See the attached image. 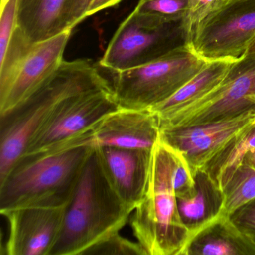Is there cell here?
Listing matches in <instances>:
<instances>
[{
    "label": "cell",
    "mask_w": 255,
    "mask_h": 255,
    "mask_svg": "<svg viewBox=\"0 0 255 255\" xmlns=\"http://www.w3.org/2000/svg\"><path fill=\"white\" fill-rule=\"evenodd\" d=\"M113 89L91 61H63L41 89L0 116V182L24 154L34 135L67 102L83 94Z\"/></svg>",
    "instance_id": "cell-1"
},
{
    "label": "cell",
    "mask_w": 255,
    "mask_h": 255,
    "mask_svg": "<svg viewBox=\"0 0 255 255\" xmlns=\"http://www.w3.org/2000/svg\"><path fill=\"white\" fill-rule=\"evenodd\" d=\"M133 210L115 192L94 148L65 210L50 255H83L125 226Z\"/></svg>",
    "instance_id": "cell-2"
},
{
    "label": "cell",
    "mask_w": 255,
    "mask_h": 255,
    "mask_svg": "<svg viewBox=\"0 0 255 255\" xmlns=\"http://www.w3.org/2000/svg\"><path fill=\"white\" fill-rule=\"evenodd\" d=\"M177 152L159 138L152 150L145 193L130 219L146 255H180L190 234L182 223L174 188Z\"/></svg>",
    "instance_id": "cell-3"
},
{
    "label": "cell",
    "mask_w": 255,
    "mask_h": 255,
    "mask_svg": "<svg viewBox=\"0 0 255 255\" xmlns=\"http://www.w3.org/2000/svg\"><path fill=\"white\" fill-rule=\"evenodd\" d=\"M93 150L81 146L21 158L0 182V212L68 205Z\"/></svg>",
    "instance_id": "cell-4"
},
{
    "label": "cell",
    "mask_w": 255,
    "mask_h": 255,
    "mask_svg": "<svg viewBox=\"0 0 255 255\" xmlns=\"http://www.w3.org/2000/svg\"><path fill=\"white\" fill-rule=\"evenodd\" d=\"M206 63L183 44L150 63L116 73L115 98L122 108L150 110L172 96Z\"/></svg>",
    "instance_id": "cell-5"
},
{
    "label": "cell",
    "mask_w": 255,
    "mask_h": 255,
    "mask_svg": "<svg viewBox=\"0 0 255 255\" xmlns=\"http://www.w3.org/2000/svg\"><path fill=\"white\" fill-rule=\"evenodd\" d=\"M184 44L182 22L164 23L134 10L116 31L100 64L121 72L150 63Z\"/></svg>",
    "instance_id": "cell-6"
},
{
    "label": "cell",
    "mask_w": 255,
    "mask_h": 255,
    "mask_svg": "<svg viewBox=\"0 0 255 255\" xmlns=\"http://www.w3.org/2000/svg\"><path fill=\"white\" fill-rule=\"evenodd\" d=\"M255 38V0H226L191 34L186 44L206 62L239 60Z\"/></svg>",
    "instance_id": "cell-7"
},
{
    "label": "cell",
    "mask_w": 255,
    "mask_h": 255,
    "mask_svg": "<svg viewBox=\"0 0 255 255\" xmlns=\"http://www.w3.org/2000/svg\"><path fill=\"white\" fill-rule=\"evenodd\" d=\"M255 108V58L235 61L222 83L201 99L159 122L181 128L231 119Z\"/></svg>",
    "instance_id": "cell-8"
},
{
    "label": "cell",
    "mask_w": 255,
    "mask_h": 255,
    "mask_svg": "<svg viewBox=\"0 0 255 255\" xmlns=\"http://www.w3.org/2000/svg\"><path fill=\"white\" fill-rule=\"evenodd\" d=\"M120 108L113 89L87 92L72 98L34 135L21 158L57 150Z\"/></svg>",
    "instance_id": "cell-9"
},
{
    "label": "cell",
    "mask_w": 255,
    "mask_h": 255,
    "mask_svg": "<svg viewBox=\"0 0 255 255\" xmlns=\"http://www.w3.org/2000/svg\"><path fill=\"white\" fill-rule=\"evenodd\" d=\"M255 127L253 108L235 117L212 123L162 128L159 138L183 156L194 175L227 146Z\"/></svg>",
    "instance_id": "cell-10"
},
{
    "label": "cell",
    "mask_w": 255,
    "mask_h": 255,
    "mask_svg": "<svg viewBox=\"0 0 255 255\" xmlns=\"http://www.w3.org/2000/svg\"><path fill=\"white\" fill-rule=\"evenodd\" d=\"M159 135V118L153 111L120 108L55 152L81 146L152 150Z\"/></svg>",
    "instance_id": "cell-11"
},
{
    "label": "cell",
    "mask_w": 255,
    "mask_h": 255,
    "mask_svg": "<svg viewBox=\"0 0 255 255\" xmlns=\"http://www.w3.org/2000/svg\"><path fill=\"white\" fill-rule=\"evenodd\" d=\"M71 32L32 45L8 81L0 86V116L18 107L56 74L64 61Z\"/></svg>",
    "instance_id": "cell-12"
},
{
    "label": "cell",
    "mask_w": 255,
    "mask_h": 255,
    "mask_svg": "<svg viewBox=\"0 0 255 255\" xmlns=\"http://www.w3.org/2000/svg\"><path fill=\"white\" fill-rule=\"evenodd\" d=\"M67 205L26 206L0 212L9 225L8 255H50L60 235Z\"/></svg>",
    "instance_id": "cell-13"
},
{
    "label": "cell",
    "mask_w": 255,
    "mask_h": 255,
    "mask_svg": "<svg viewBox=\"0 0 255 255\" xmlns=\"http://www.w3.org/2000/svg\"><path fill=\"white\" fill-rule=\"evenodd\" d=\"M95 150L112 187L134 211L145 193L153 150L112 147Z\"/></svg>",
    "instance_id": "cell-14"
},
{
    "label": "cell",
    "mask_w": 255,
    "mask_h": 255,
    "mask_svg": "<svg viewBox=\"0 0 255 255\" xmlns=\"http://www.w3.org/2000/svg\"><path fill=\"white\" fill-rule=\"evenodd\" d=\"M180 255H255V246L222 213L189 237Z\"/></svg>",
    "instance_id": "cell-15"
},
{
    "label": "cell",
    "mask_w": 255,
    "mask_h": 255,
    "mask_svg": "<svg viewBox=\"0 0 255 255\" xmlns=\"http://www.w3.org/2000/svg\"><path fill=\"white\" fill-rule=\"evenodd\" d=\"M193 176V192L186 196L177 197L180 219L190 237L220 216L223 213L225 203L222 189L206 171L198 170Z\"/></svg>",
    "instance_id": "cell-16"
},
{
    "label": "cell",
    "mask_w": 255,
    "mask_h": 255,
    "mask_svg": "<svg viewBox=\"0 0 255 255\" xmlns=\"http://www.w3.org/2000/svg\"><path fill=\"white\" fill-rule=\"evenodd\" d=\"M67 0H18L17 29L31 44L69 31L65 20Z\"/></svg>",
    "instance_id": "cell-17"
},
{
    "label": "cell",
    "mask_w": 255,
    "mask_h": 255,
    "mask_svg": "<svg viewBox=\"0 0 255 255\" xmlns=\"http://www.w3.org/2000/svg\"><path fill=\"white\" fill-rule=\"evenodd\" d=\"M233 63L232 61L207 62L193 78L166 101L155 106L150 110L158 116L160 122L193 104L222 83Z\"/></svg>",
    "instance_id": "cell-18"
},
{
    "label": "cell",
    "mask_w": 255,
    "mask_h": 255,
    "mask_svg": "<svg viewBox=\"0 0 255 255\" xmlns=\"http://www.w3.org/2000/svg\"><path fill=\"white\" fill-rule=\"evenodd\" d=\"M255 148V127L227 146L202 170L222 189L234 171L243 164L246 153Z\"/></svg>",
    "instance_id": "cell-19"
},
{
    "label": "cell",
    "mask_w": 255,
    "mask_h": 255,
    "mask_svg": "<svg viewBox=\"0 0 255 255\" xmlns=\"http://www.w3.org/2000/svg\"><path fill=\"white\" fill-rule=\"evenodd\" d=\"M225 196L223 213L229 216L255 198V168L243 163L222 188Z\"/></svg>",
    "instance_id": "cell-20"
},
{
    "label": "cell",
    "mask_w": 255,
    "mask_h": 255,
    "mask_svg": "<svg viewBox=\"0 0 255 255\" xmlns=\"http://www.w3.org/2000/svg\"><path fill=\"white\" fill-rule=\"evenodd\" d=\"M189 0H139L135 11L164 23H178L186 17Z\"/></svg>",
    "instance_id": "cell-21"
},
{
    "label": "cell",
    "mask_w": 255,
    "mask_h": 255,
    "mask_svg": "<svg viewBox=\"0 0 255 255\" xmlns=\"http://www.w3.org/2000/svg\"><path fill=\"white\" fill-rule=\"evenodd\" d=\"M146 255L141 245L122 237L119 232L101 240L88 249L83 255Z\"/></svg>",
    "instance_id": "cell-22"
},
{
    "label": "cell",
    "mask_w": 255,
    "mask_h": 255,
    "mask_svg": "<svg viewBox=\"0 0 255 255\" xmlns=\"http://www.w3.org/2000/svg\"><path fill=\"white\" fill-rule=\"evenodd\" d=\"M18 0L1 1L0 18V59H2L9 47L13 35L17 27Z\"/></svg>",
    "instance_id": "cell-23"
},
{
    "label": "cell",
    "mask_w": 255,
    "mask_h": 255,
    "mask_svg": "<svg viewBox=\"0 0 255 255\" xmlns=\"http://www.w3.org/2000/svg\"><path fill=\"white\" fill-rule=\"evenodd\" d=\"M226 0H189V8L182 21L186 41L194 29Z\"/></svg>",
    "instance_id": "cell-24"
},
{
    "label": "cell",
    "mask_w": 255,
    "mask_h": 255,
    "mask_svg": "<svg viewBox=\"0 0 255 255\" xmlns=\"http://www.w3.org/2000/svg\"><path fill=\"white\" fill-rule=\"evenodd\" d=\"M239 231L255 246V198L229 215Z\"/></svg>",
    "instance_id": "cell-25"
},
{
    "label": "cell",
    "mask_w": 255,
    "mask_h": 255,
    "mask_svg": "<svg viewBox=\"0 0 255 255\" xmlns=\"http://www.w3.org/2000/svg\"><path fill=\"white\" fill-rule=\"evenodd\" d=\"M94 0H67L65 20L68 30H72L87 17L88 10Z\"/></svg>",
    "instance_id": "cell-26"
},
{
    "label": "cell",
    "mask_w": 255,
    "mask_h": 255,
    "mask_svg": "<svg viewBox=\"0 0 255 255\" xmlns=\"http://www.w3.org/2000/svg\"><path fill=\"white\" fill-rule=\"evenodd\" d=\"M122 0H94L88 10L87 17L99 12L101 10L111 8L120 3Z\"/></svg>",
    "instance_id": "cell-27"
},
{
    "label": "cell",
    "mask_w": 255,
    "mask_h": 255,
    "mask_svg": "<svg viewBox=\"0 0 255 255\" xmlns=\"http://www.w3.org/2000/svg\"><path fill=\"white\" fill-rule=\"evenodd\" d=\"M243 163L246 164V165H249L252 168H255V148L252 149L246 153Z\"/></svg>",
    "instance_id": "cell-28"
},
{
    "label": "cell",
    "mask_w": 255,
    "mask_h": 255,
    "mask_svg": "<svg viewBox=\"0 0 255 255\" xmlns=\"http://www.w3.org/2000/svg\"><path fill=\"white\" fill-rule=\"evenodd\" d=\"M243 57L255 58V38L248 47L246 54Z\"/></svg>",
    "instance_id": "cell-29"
}]
</instances>
